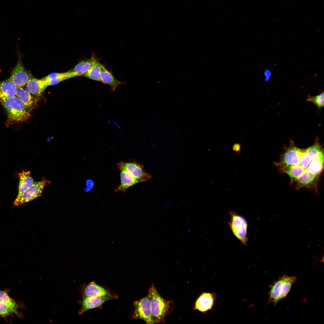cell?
<instances>
[{"label": "cell", "mask_w": 324, "mask_h": 324, "mask_svg": "<svg viewBox=\"0 0 324 324\" xmlns=\"http://www.w3.org/2000/svg\"><path fill=\"white\" fill-rule=\"evenodd\" d=\"M310 158L306 149H300V165L304 169L308 168L311 161Z\"/></svg>", "instance_id": "27"}, {"label": "cell", "mask_w": 324, "mask_h": 324, "mask_svg": "<svg viewBox=\"0 0 324 324\" xmlns=\"http://www.w3.org/2000/svg\"><path fill=\"white\" fill-rule=\"evenodd\" d=\"M103 66L98 61L83 76L90 79L100 82V76Z\"/></svg>", "instance_id": "25"}, {"label": "cell", "mask_w": 324, "mask_h": 324, "mask_svg": "<svg viewBox=\"0 0 324 324\" xmlns=\"http://www.w3.org/2000/svg\"><path fill=\"white\" fill-rule=\"evenodd\" d=\"M307 100L314 103L319 108L323 107L324 103L323 92L316 96H308Z\"/></svg>", "instance_id": "28"}, {"label": "cell", "mask_w": 324, "mask_h": 324, "mask_svg": "<svg viewBox=\"0 0 324 324\" xmlns=\"http://www.w3.org/2000/svg\"><path fill=\"white\" fill-rule=\"evenodd\" d=\"M230 219L228 224L233 235L245 245L248 241V223L246 219L236 211L229 212Z\"/></svg>", "instance_id": "4"}, {"label": "cell", "mask_w": 324, "mask_h": 324, "mask_svg": "<svg viewBox=\"0 0 324 324\" xmlns=\"http://www.w3.org/2000/svg\"><path fill=\"white\" fill-rule=\"evenodd\" d=\"M120 171L128 172L140 182H146L152 178V176L146 172L144 166L135 161L129 162H119L117 164Z\"/></svg>", "instance_id": "5"}, {"label": "cell", "mask_w": 324, "mask_h": 324, "mask_svg": "<svg viewBox=\"0 0 324 324\" xmlns=\"http://www.w3.org/2000/svg\"><path fill=\"white\" fill-rule=\"evenodd\" d=\"M48 183L45 179L34 183L21 195L17 196L14 202V205L19 206L40 196L44 187Z\"/></svg>", "instance_id": "7"}, {"label": "cell", "mask_w": 324, "mask_h": 324, "mask_svg": "<svg viewBox=\"0 0 324 324\" xmlns=\"http://www.w3.org/2000/svg\"><path fill=\"white\" fill-rule=\"evenodd\" d=\"M17 87L9 78L0 82V102L16 96Z\"/></svg>", "instance_id": "18"}, {"label": "cell", "mask_w": 324, "mask_h": 324, "mask_svg": "<svg viewBox=\"0 0 324 324\" xmlns=\"http://www.w3.org/2000/svg\"><path fill=\"white\" fill-rule=\"evenodd\" d=\"M324 167V162L317 159L311 160L308 169L311 172L316 175H319L322 171Z\"/></svg>", "instance_id": "26"}, {"label": "cell", "mask_w": 324, "mask_h": 324, "mask_svg": "<svg viewBox=\"0 0 324 324\" xmlns=\"http://www.w3.org/2000/svg\"><path fill=\"white\" fill-rule=\"evenodd\" d=\"M148 295L150 300L152 315L154 324L164 323L166 317L170 312L172 301L162 297L153 284L149 289Z\"/></svg>", "instance_id": "1"}, {"label": "cell", "mask_w": 324, "mask_h": 324, "mask_svg": "<svg viewBox=\"0 0 324 324\" xmlns=\"http://www.w3.org/2000/svg\"><path fill=\"white\" fill-rule=\"evenodd\" d=\"M100 82L109 86L112 92L114 91L118 86L123 83L116 79L103 65L101 74Z\"/></svg>", "instance_id": "21"}, {"label": "cell", "mask_w": 324, "mask_h": 324, "mask_svg": "<svg viewBox=\"0 0 324 324\" xmlns=\"http://www.w3.org/2000/svg\"><path fill=\"white\" fill-rule=\"evenodd\" d=\"M296 279L295 276L284 275L274 282L270 286L268 303L275 305L280 299L286 298Z\"/></svg>", "instance_id": "2"}, {"label": "cell", "mask_w": 324, "mask_h": 324, "mask_svg": "<svg viewBox=\"0 0 324 324\" xmlns=\"http://www.w3.org/2000/svg\"><path fill=\"white\" fill-rule=\"evenodd\" d=\"M319 176L311 172L308 169H305L295 182L296 189L299 190L304 187L316 190Z\"/></svg>", "instance_id": "11"}, {"label": "cell", "mask_w": 324, "mask_h": 324, "mask_svg": "<svg viewBox=\"0 0 324 324\" xmlns=\"http://www.w3.org/2000/svg\"><path fill=\"white\" fill-rule=\"evenodd\" d=\"M82 306L79 314H82L87 310L98 307L107 301L113 299L109 297L87 296H83Z\"/></svg>", "instance_id": "14"}, {"label": "cell", "mask_w": 324, "mask_h": 324, "mask_svg": "<svg viewBox=\"0 0 324 324\" xmlns=\"http://www.w3.org/2000/svg\"><path fill=\"white\" fill-rule=\"evenodd\" d=\"M15 314L14 311L6 304L0 302V317L3 318L5 320L9 316Z\"/></svg>", "instance_id": "29"}, {"label": "cell", "mask_w": 324, "mask_h": 324, "mask_svg": "<svg viewBox=\"0 0 324 324\" xmlns=\"http://www.w3.org/2000/svg\"><path fill=\"white\" fill-rule=\"evenodd\" d=\"M26 86V89L38 100L48 86L42 78L38 79L31 76Z\"/></svg>", "instance_id": "15"}, {"label": "cell", "mask_w": 324, "mask_h": 324, "mask_svg": "<svg viewBox=\"0 0 324 324\" xmlns=\"http://www.w3.org/2000/svg\"><path fill=\"white\" fill-rule=\"evenodd\" d=\"M79 76L76 72L69 70L63 73H52L42 79L48 86L57 84L64 80Z\"/></svg>", "instance_id": "17"}, {"label": "cell", "mask_w": 324, "mask_h": 324, "mask_svg": "<svg viewBox=\"0 0 324 324\" xmlns=\"http://www.w3.org/2000/svg\"><path fill=\"white\" fill-rule=\"evenodd\" d=\"M281 172L287 174L290 177L291 183H292L303 173L305 169L299 165L280 167Z\"/></svg>", "instance_id": "23"}, {"label": "cell", "mask_w": 324, "mask_h": 324, "mask_svg": "<svg viewBox=\"0 0 324 324\" xmlns=\"http://www.w3.org/2000/svg\"><path fill=\"white\" fill-rule=\"evenodd\" d=\"M217 299L215 292H202L195 301L194 310H197L204 314L213 310Z\"/></svg>", "instance_id": "9"}, {"label": "cell", "mask_w": 324, "mask_h": 324, "mask_svg": "<svg viewBox=\"0 0 324 324\" xmlns=\"http://www.w3.org/2000/svg\"><path fill=\"white\" fill-rule=\"evenodd\" d=\"M80 290L83 296H92L109 297L116 298L107 290L97 284L94 281L90 282L84 287L81 286Z\"/></svg>", "instance_id": "12"}, {"label": "cell", "mask_w": 324, "mask_h": 324, "mask_svg": "<svg viewBox=\"0 0 324 324\" xmlns=\"http://www.w3.org/2000/svg\"><path fill=\"white\" fill-rule=\"evenodd\" d=\"M135 310L132 315L135 319H139L147 324H154L151 311V301L148 295L134 303Z\"/></svg>", "instance_id": "6"}, {"label": "cell", "mask_w": 324, "mask_h": 324, "mask_svg": "<svg viewBox=\"0 0 324 324\" xmlns=\"http://www.w3.org/2000/svg\"><path fill=\"white\" fill-rule=\"evenodd\" d=\"M7 111L8 118L12 121L22 122L30 117L23 103L16 96L6 99L0 102Z\"/></svg>", "instance_id": "3"}, {"label": "cell", "mask_w": 324, "mask_h": 324, "mask_svg": "<svg viewBox=\"0 0 324 324\" xmlns=\"http://www.w3.org/2000/svg\"><path fill=\"white\" fill-rule=\"evenodd\" d=\"M264 76L266 81H268L269 80L271 75L270 71L268 69H266L264 72Z\"/></svg>", "instance_id": "31"}, {"label": "cell", "mask_w": 324, "mask_h": 324, "mask_svg": "<svg viewBox=\"0 0 324 324\" xmlns=\"http://www.w3.org/2000/svg\"><path fill=\"white\" fill-rule=\"evenodd\" d=\"M306 150L311 160L317 159L324 162V150L317 139L313 145Z\"/></svg>", "instance_id": "24"}, {"label": "cell", "mask_w": 324, "mask_h": 324, "mask_svg": "<svg viewBox=\"0 0 324 324\" xmlns=\"http://www.w3.org/2000/svg\"><path fill=\"white\" fill-rule=\"evenodd\" d=\"M16 96L19 98L29 112L36 106L38 100L26 89L22 87L17 88Z\"/></svg>", "instance_id": "16"}, {"label": "cell", "mask_w": 324, "mask_h": 324, "mask_svg": "<svg viewBox=\"0 0 324 324\" xmlns=\"http://www.w3.org/2000/svg\"><path fill=\"white\" fill-rule=\"evenodd\" d=\"M300 149L291 140L289 147L281 155L280 161L275 163V165L280 168L299 165Z\"/></svg>", "instance_id": "8"}, {"label": "cell", "mask_w": 324, "mask_h": 324, "mask_svg": "<svg viewBox=\"0 0 324 324\" xmlns=\"http://www.w3.org/2000/svg\"><path fill=\"white\" fill-rule=\"evenodd\" d=\"M10 289H5L4 290H0V302L6 304L11 308L15 312V314L19 318L23 317V314L19 312V308L24 309L25 305L23 302L14 299L9 295Z\"/></svg>", "instance_id": "13"}, {"label": "cell", "mask_w": 324, "mask_h": 324, "mask_svg": "<svg viewBox=\"0 0 324 324\" xmlns=\"http://www.w3.org/2000/svg\"><path fill=\"white\" fill-rule=\"evenodd\" d=\"M241 148V144L239 143L234 144L232 146V149L233 151L237 153L239 152Z\"/></svg>", "instance_id": "30"}, {"label": "cell", "mask_w": 324, "mask_h": 324, "mask_svg": "<svg viewBox=\"0 0 324 324\" xmlns=\"http://www.w3.org/2000/svg\"><path fill=\"white\" fill-rule=\"evenodd\" d=\"M18 176L19 178V184L17 196L21 195L34 183V180L30 176V171H22L18 173Z\"/></svg>", "instance_id": "20"}, {"label": "cell", "mask_w": 324, "mask_h": 324, "mask_svg": "<svg viewBox=\"0 0 324 324\" xmlns=\"http://www.w3.org/2000/svg\"><path fill=\"white\" fill-rule=\"evenodd\" d=\"M31 76V74L23 66L19 57L16 65L9 79L18 88L26 85Z\"/></svg>", "instance_id": "10"}, {"label": "cell", "mask_w": 324, "mask_h": 324, "mask_svg": "<svg viewBox=\"0 0 324 324\" xmlns=\"http://www.w3.org/2000/svg\"><path fill=\"white\" fill-rule=\"evenodd\" d=\"M97 61L98 60L93 55L90 58L80 62L77 64L72 70H70L76 72L79 75V76H83Z\"/></svg>", "instance_id": "22"}, {"label": "cell", "mask_w": 324, "mask_h": 324, "mask_svg": "<svg viewBox=\"0 0 324 324\" xmlns=\"http://www.w3.org/2000/svg\"><path fill=\"white\" fill-rule=\"evenodd\" d=\"M121 182L120 185L115 189L116 192H124L128 188L139 182L130 173L124 171H121Z\"/></svg>", "instance_id": "19"}]
</instances>
